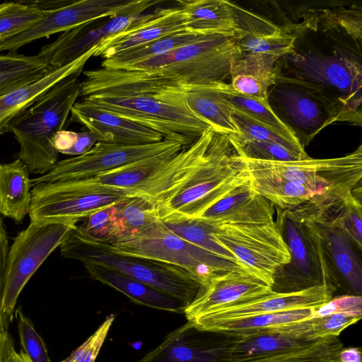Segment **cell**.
Returning a JSON list of instances; mask_svg holds the SVG:
<instances>
[{"label":"cell","instance_id":"6da1fadb","mask_svg":"<svg viewBox=\"0 0 362 362\" xmlns=\"http://www.w3.org/2000/svg\"><path fill=\"white\" fill-rule=\"evenodd\" d=\"M83 74V100L154 130L164 140L188 146L211 127L189 109L183 82L123 69Z\"/></svg>","mask_w":362,"mask_h":362},{"label":"cell","instance_id":"7a4b0ae2","mask_svg":"<svg viewBox=\"0 0 362 362\" xmlns=\"http://www.w3.org/2000/svg\"><path fill=\"white\" fill-rule=\"evenodd\" d=\"M321 47L293 49L281 59L289 75L277 79L302 85L321 95L339 113L341 121L361 123V60L356 49L341 42Z\"/></svg>","mask_w":362,"mask_h":362},{"label":"cell","instance_id":"3957f363","mask_svg":"<svg viewBox=\"0 0 362 362\" xmlns=\"http://www.w3.org/2000/svg\"><path fill=\"white\" fill-rule=\"evenodd\" d=\"M79 75H71L57 83L11 125L9 132L20 146L17 158L30 174L43 175L58 162L59 153L52 141L63 129L72 106L81 96Z\"/></svg>","mask_w":362,"mask_h":362},{"label":"cell","instance_id":"277c9868","mask_svg":"<svg viewBox=\"0 0 362 362\" xmlns=\"http://www.w3.org/2000/svg\"><path fill=\"white\" fill-rule=\"evenodd\" d=\"M241 32L202 35L198 40L164 54L139 61L123 70L140 71L187 84L226 82L241 57Z\"/></svg>","mask_w":362,"mask_h":362},{"label":"cell","instance_id":"5b68a950","mask_svg":"<svg viewBox=\"0 0 362 362\" xmlns=\"http://www.w3.org/2000/svg\"><path fill=\"white\" fill-rule=\"evenodd\" d=\"M249 180L245 163L228 136L216 132L205 161L185 186L158 206V216L160 219L172 216L197 218Z\"/></svg>","mask_w":362,"mask_h":362},{"label":"cell","instance_id":"8992f818","mask_svg":"<svg viewBox=\"0 0 362 362\" xmlns=\"http://www.w3.org/2000/svg\"><path fill=\"white\" fill-rule=\"evenodd\" d=\"M64 257L118 271L177 299L186 307L197 296L202 283L187 271L166 263L113 252L83 233L78 225L60 245Z\"/></svg>","mask_w":362,"mask_h":362},{"label":"cell","instance_id":"52a82bcc","mask_svg":"<svg viewBox=\"0 0 362 362\" xmlns=\"http://www.w3.org/2000/svg\"><path fill=\"white\" fill-rule=\"evenodd\" d=\"M245 163L288 181L300 184L317 193L320 205L312 214L315 218L328 217L337 211L346 197L362 177V148L339 158L304 159L291 161H270L242 158Z\"/></svg>","mask_w":362,"mask_h":362},{"label":"cell","instance_id":"ba28073f","mask_svg":"<svg viewBox=\"0 0 362 362\" xmlns=\"http://www.w3.org/2000/svg\"><path fill=\"white\" fill-rule=\"evenodd\" d=\"M98 240L106 249L117 254L180 267L196 277L202 286L217 274L243 269L177 236L160 219L141 231L119 236L110 242Z\"/></svg>","mask_w":362,"mask_h":362},{"label":"cell","instance_id":"9c48e42d","mask_svg":"<svg viewBox=\"0 0 362 362\" xmlns=\"http://www.w3.org/2000/svg\"><path fill=\"white\" fill-rule=\"evenodd\" d=\"M209 223L216 243L232 254L245 270L272 288L279 269L291 262L288 247L275 221Z\"/></svg>","mask_w":362,"mask_h":362},{"label":"cell","instance_id":"30bf717a","mask_svg":"<svg viewBox=\"0 0 362 362\" xmlns=\"http://www.w3.org/2000/svg\"><path fill=\"white\" fill-rule=\"evenodd\" d=\"M75 222H30L14 238L7 253L1 308L10 323L18 296L37 269L76 226Z\"/></svg>","mask_w":362,"mask_h":362},{"label":"cell","instance_id":"8fae6325","mask_svg":"<svg viewBox=\"0 0 362 362\" xmlns=\"http://www.w3.org/2000/svg\"><path fill=\"white\" fill-rule=\"evenodd\" d=\"M30 193V222L78 223L132 197L111 188L77 187L68 181L40 183Z\"/></svg>","mask_w":362,"mask_h":362},{"label":"cell","instance_id":"7c38bea8","mask_svg":"<svg viewBox=\"0 0 362 362\" xmlns=\"http://www.w3.org/2000/svg\"><path fill=\"white\" fill-rule=\"evenodd\" d=\"M159 0H79L48 11L30 28L0 42V52H16L23 46L53 34L64 33L96 20L127 14H141Z\"/></svg>","mask_w":362,"mask_h":362},{"label":"cell","instance_id":"4fadbf2b","mask_svg":"<svg viewBox=\"0 0 362 362\" xmlns=\"http://www.w3.org/2000/svg\"><path fill=\"white\" fill-rule=\"evenodd\" d=\"M181 144L163 140L144 145H120L98 141L86 153L58 161L47 173L31 180L40 183L83 180L161 153L181 149Z\"/></svg>","mask_w":362,"mask_h":362},{"label":"cell","instance_id":"5bb4252c","mask_svg":"<svg viewBox=\"0 0 362 362\" xmlns=\"http://www.w3.org/2000/svg\"><path fill=\"white\" fill-rule=\"evenodd\" d=\"M239 337L231 332L202 329L187 321L136 362H228Z\"/></svg>","mask_w":362,"mask_h":362},{"label":"cell","instance_id":"9a60e30c","mask_svg":"<svg viewBox=\"0 0 362 362\" xmlns=\"http://www.w3.org/2000/svg\"><path fill=\"white\" fill-rule=\"evenodd\" d=\"M336 287L325 283L300 291L269 293L243 298L228 304L190 322L200 329L210 324L264 314L303 308H319L333 298Z\"/></svg>","mask_w":362,"mask_h":362},{"label":"cell","instance_id":"2e32d148","mask_svg":"<svg viewBox=\"0 0 362 362\" xmlns=\"http://www.w3.org/2000/svg\"><path fill=\"white\" fill-rule=\"evenodd\" d=\"M271 90L274 103L288 119L287 126L308 143L327 125L341 121L336 108L313 90L298 83L277 79Z\"/></svg>","mask_w":362,"mask_h":362},{"label":"cell","instance_id":"e0dca14e","mask_svg":"<svg viewBox=\"0 0 362 362\" xmlns=\"http://www.w3.org/2000/svg\"><path fill=\"white\" fill-rule=\"evenodd\" d=\"M146 14H127L82 24L62 33L56 40L44 45L39 53L49 68L65 66L108 37L126 30Z\"/></svg>","mask_w":362,"mask_h":362},{"label":"cell","instance_id":"ac0fdd59","mask_svg":"<svg viewBox=\"0 0 362 362\" xmlns=\"http://www.w3.org/2000/svg\"><path fill=\"white\" fill-rule=\"evenodd\" d=\"M272 291V287L246 270L228 271L209 279L183 314L191 321L237 300Z\"/></svg>","mask_w":362,"mask_h":362},{"label":"cell","instance_id":"d6986e66","mask_svg":"<svg viewBox=\"0 0 362 362\" xmlns=\"http://www.w3.org/2000/svg\"><path fill=\"white\" fill-rule=\"evenodd\" d=\"M70 122H77L93 132L98 141L120 145L160 142L163 136L149 128L95 107L84 100L71 109Z\"/></svg>","mask_w":362,"mask_h":362},{"label":"cell","instance_id":"ffe728a7","mask_svg":"<svg viewBox=\"0 0 362 362\" xmlns=\"http://www.w3.org/2000/svg\"><path fill=\"white\" fill-rule=\"evenodd\" d=\"M186 31L181 9L175 7L157 8L141 21L98 46L94 57L109 58L116 54L137 47L166 35Z\"/></svg>","mask_w":362,"mask_h":362},{"label":"cell","instance_id":"44dd1931","mask_svg":"<svg viewBox=\"0 0 362 362\" xmlns=\"http://www.w3.org/2000/svg\"><path fill=\"white\" fill-rule=\"evenodd\" d=\"M97 49L98 46H95L72 62L52 69L38 80L1 95L0 135L9 132L13 122L57 83L71 75L81 74Z\"/></svg>","mask_w":362,"mask_h":362},{"label":"cell","instance_id":"7402d4cb","mask_svg":"<svg viewBox=\"0 0 362 362\" xmlns=\"http://www.w3.org/2000/svg\"><path fill=\"white\" fill-rule=\"evenodd\" d=\"M273 206L253 189L250 179L197 218L216 225L271 223L274 222Z\"/></svg>","mask_w":362,"mask_h":362},{"label":"cell","instance_id":"603a6c76","mask_svg":"<svg viewBox=\"0 0 362 362\" xmlns=\"http://www.w3.org/2000/svg\"><path fill=\"white\" fill-rule=\"evenodd\" d=\"M177 3L189 33L213 35L240 30L235 6L228 1L178 0Z\"/></svg>","mask_w":362,"mask_h":362},{"label":"cell","instance_id":"cb8c5ba5","mask_svg":"<svg viewBox=\"0 0 362 362\" xmlns=\"http://www.w3.org/2000/svg\"><path fill=\"white\" fill-rule=\"evenodd\" d=\"M93 279L109 286L133 302L154 309L184 313L186 305L177 299L118 271L95 264H83Z\"/></svg>","mask_w":362,"mask_h":362},{"label":"cell","instance_id":"d4e9b609","mask_svg":"<svg viewBox=\"0 0 362 362\" xmlns=\"http://www.w3.org/2000/svg\"><path fill=\"white\" fill-rule=\"evenodd\" d=\"M253 189L273 205L283 209L294 210L300 206L313 214L319 207L320 195L312 189L288 181L276 175L245 164Z\"/></svg>","mask_w":362,"mask_h":362},{"label":"cell","instance_id":"484cf974","mask_svg":"<svg viewBox=\"0 0 362 362\" xmlns=\"http://www.w3.org/2000/svg\"><path fill=\"white\" fill-rule=\"evenodd\" d=\"M278 60L265 55H242L232 67L230 85L240 93L269 101V88L277 81Z\"/></svg>","mask_w":362,"mask_h":362},{"label":"cell","instance_id":"4316f807","mask_svg":"<svg viewBox=\"0 0 362 362\" xmlns=\"http://www.w3.org/2000/svg\"><path fill=\"white\" fill-rule=\"evenodd\" d=\"M25 164L16 158L0 163V214L21 223L28 214L31 180Z\"/></svg>","mask_w":362,"mask_h":362},{"label":"cell","instance_id":"83f0119b","mask_svg":"<svg viewBox=\"0 0 362 362\" xmlns=\"http://www.w3.org/2000/svg\"><path fill=\"white\" fill-rule=\"evenodd\" d=\"M239 334L228 362H243L301 349L320 340L298 339L272 331Z\"/></svg>","mask_w":362,"mask_h":362},{"label":"cell","instance_id":"f1b7e54d","mask_svg":"<svg viewBox=\"0 0 362 362\" xmlns=\"http://www.w3.org/2000/svg\"><path fill=\"white\" fill-rule=\"evenodd\" d=\"M184 95L189 109L215 131L225 135H240L231 119L229 107L221 102L209 83H185Z\"/></svg>","mask_w":362,"mask_h":362},{"label":"cell","instance_id":"f546056e","mask_svg":"<svg viewBox=\"0 0 362 362\" xmlns=\"http://www.w3.org/2000/svg\"><path fill=\"white\" fill-rule=\"evenodd\" d=\"M209 85L221 102L229 107L274 128L291 141L301 144L291 129L275 114L269 101L240 93L226 82H216Z\"/></svg>","mask_w":362,"mask_h":362},{"label":"cell","instance_id":"4dcf8cb0","mask_svg":"<svg viewBox=\"0 0 362 362\" xmlns=\"http://www.w3.org/2000/svg\"><path fill=\"white\" fill-rule=\"evenodd\" d=\"M325 226V240L333 262L349 289L355 296H361L362 269L353 250L349 237L328 221L315 222Z\"/></svg>","mask_w":362,"mask_h":362},{"label":"cell","instance_id":"1f68e13d","mask_svg":"<svg viewBox=\"0 0 362 362\" xmlns=\"http://www.w3.org/2000/svg\"><path fill=\"white\" fill-rule=\"evenodd\" d=\"M51 70L38 54H0V96L38 80Z\"/></svg>","mask_w":362,"mask_h":362},{"label":"cell","instance_id":"d6a6232c","mask_svg":"<svg viewBox=\"0 0 362 362\" xmlns=\"http://www.w3.org/2000/svg\"><path fill=\"white\" fill-rule=\"evenodd\" d=\"M361 317L337 313L326 316H315L308 320L269 328L264 331L275 332L298 339L318 340L339 337L348 327L356 323Z\"/></svg>","mask_w":362,"mask_h":362},{"label":"cell","instance_id":"836d02e7","mask_svg":"<svg viewBox=\"0 0 362 362\" xmlns=\"http://www.w3.org/2000/svg\"><path fill=\"white\" fill-rule=\"evenodd\" d=\"M202 35H196L187 31L166 35L148 43L116 54L109 58L103 59L100 66L110 69H122L132 63L160 56L192 43L198 40Z\"/></svg>","mask_w":362,"mask_h":362},{"label":"cell","instance_id":"e575fe53","mask_svg":"<svg viewBox=\"0 0 362 362\" xmlns=\"http://www.w3.org/2000/svg\"><path fill=\"white\" fill-rule=\"evenodd\" d=\"M317 308L285 310L246 318L228 320L209 325L202 329L218 332L246 333L308 320L316 316Z\"/></svg>","mask_w":362,"mask_h":362},{"label":"cell","instance_id":"d590c367","mask_svg":"<svg viewBox=\"0 0 362 362\" xmlns=\"http://www.w3.org/2000/svg\"><path fill=\"white\" fill-rule=\"evenodd\" d=\"M160 221L177 236L245 269L232 254L216 243L211 226L206 221L176 216H168Z\"/></svg>","mask_w":362,"mask_h":362},{"label":"cell","instance_id":"8d00e7d4","mask_svg":"<svg viewBox=\"0 0 362 362\" xmlns=\"http://www.w3.org/2000/svg\"><path fill=\"white\" fill-rule=\"evenodd\" d=\"M238 46L242 55H265L280 59L294 48L296 36L275 29L270 33L248 32L241 27Z\"/></svg>","mask_w":362,"mask_h":362},{"label":"cell","instance_id":"74e56055","mask_svg":"<svg viewBox=\"0 0 362 362\" xmlns=\"http://www.w3.org/2000/svg\"><path fill=\"white\" fill-rule=\"evenodd\" d=\"M117 214L122 235L141 231L160 219L157 204L141 196H132L119 203Z\"/></svg>","mask_w":362,"mask_h":362},{"label":"cell","instance_id":"f35d334b","mask_svg":"<svg viewBox=\"0 0 362 362\" xmlns=\"http://www.w3.org/2000/svg\"><path fill=\"white\" fill-rule=\"evenodd\" d=\"M343 347L339 337H329L301 349L243 362H339Z\"/></svg>","mask_w":362,"mask_h":362},{"label":"cell","instance_id":"ab89813d","mask_svg":"<svg viewBox=\"0 0 362 362\" xmlns=\"http://www.w3.org/2000/svg\"><path fill=\"white\" fill-rule=\"evenodd\" d=\"M47 11L21 1L0 4V42L30 28L42 20Z\"/></svg>","mask_w":362,"mask_h":362},{"label":"cell","instance_id":"60d3db41","mask_svg":"<svg viewBox=\"0 0 362 362\" xmlns=\"http://www.w3.org/2000/svg\"><path fill=\"white\" fill-rule=\"evenodd\" d=\"M229 109L231 119L240 132V136L257 141L277 144L299 153L305 158L308 157L301 144L291 141L274 128L244 113L231 107H229Z\"/></svg>","mask_w":362,"mask_h":362},{"label":"cell","instance_id":"b9f144b4","mask_svg":"<svg viewBox=\"0 0 362 362\" xmlns=\"http://www.w3.org/2000/svg\"><path fill=\"white\" fill-rule=\"evenodd\" d=\"M226 136L237 153L244 158L270 161H291L305 158L277 144L247 139L238 134Z\"/></svg>","mask_w":362,"mask_h":362},{"label":"cell","instance_id":"7bdbcfd3","mask_svg":"<svg viewBox=\"0 0 362 362\" xmlns=\"http://www.w3.org/2000/svg\"><path fill=\"white\" fill-rule=\"evenodd\" d=\"M356 189L344 199L339 214L327 220L341 229L360 249L362 246V205L356 194Z\"/></svg>","mask_w":362,"mask_h":362},{"label":"cell","instance_id":"ee69618b","mask_svg":"<svg viewBox=\"0 0 362 362\" xmlns=\"http://www.w3.org/2000/svg\"><path fill=\"white\" fill-rule=\"evenodd\" d=\"M117 204L98 211L88 218L78 227L89 236L105 242H110L122 235Z\"/></svg>","mask_w":362,"mask_h":362},{"label":"cell","instance_id":"f6af8a7d","mask_svg":"<svg viewBox=\"0 0 362 362\" xmlns=\"http://www.w3.org/2000/svg\"><path fill=\"white\" fill-rule=\"evenodd\" d=\"M16 317L20 342L23 351L32 362H52L42 337L36 331L33 322L22 311L16 308Z\"/></svg>","mask_w":362,"mask_h":362},{"label":"cell","instance_id":"bcb514c9","mask_svg":"<svg viewBox=\"0 0 362 362\" xmlns=\"http://www.w3.org/2000/svg\"><path fill=\"white\" fill-rule=\"evenodd\" d=\"M115 319L114 315L107 317L81 345L61 362H95Z\"/></svg>","mask_w":362,"mask_h":362},{"label":"cell","instance_id":"7dc6e473","mask_svg":"<svg viewBox=\"0 0 362 362\" xmlns=\"http://www.w3.org/2000/svg\"><path fill=\"white\" fill-rule=\"evenodd\" d=\"M285 232L287 238L291 259H294L296 265L303 274H309V257L305 240L303 238L300 226L291 217L287 218L285 223Z\"/></svg>","mask_w":362,"mask_h":362},{"label":"cell","instance_id":"c3c4849f","mask_svg":"<svg viewBox=\"0 0 362 362\" xmlns=\"http://www.w3.org/2000/svg\"><path fill=\"white\" fill-rule=\"evenodd\" d=\"M337 313L361 317V296L344 295L335 298L333 297L329 302L317 309L316 316H326Z\"/></svg>","mask_w":362,"mask_h":362},{"label":"cell","instance_id":"681fc988","mask_svg":"<svg viewBox=\"0 0 362 362\" xmlns=\"http://www.w3.org/2000/svg\"><path fill=\"white\" fill-rule=\"evenodd\" d=\"M8 250V245L0 238V353L4 338L8 333V326L9 324L4 315L1 308L2 285Z\"/></svg>","mask_w":362,"mask_h":362},{"label":"cell","instance_id":"f907efd6","mask_svg":"<svg viewBox=\"0 0 362 362\" xmlns=\"http://www.w3.org/2000/svg\"><path fill=\"white\" fill-rule=\"evenodd\" d=\"M0 362H32L30 358L21 350L17 352L9 334L4 338L0 353Z\"/></svg>","mask_w":362,"mask_h":362},{"label":"cell","instance_id":"816d5d0a","mask_svg":"<svg viewBox=\"0 0 362 362\" xmlns=\"http://www.w3.org/2000/svg\"><path fill=\"white\" fill-rule=\"evenodd\" d=\"M96 141L98 140L95 135L88 130L77 132V140L75 144L64 154L74 156L83 155L90 151Z\"/></svg>","mask_w":362,"mask_h":362},{"label":"cell","instance_id":"f5cc1de1","mask_svg":"<svg viewBox=\"0 0 362 362\" xmlns=\"http://www.w3.org/2000/svg\"><path fill=\"white\" fill-rule=\"evenodd\" d=\"M77 140V132L61 130L53 138L52 144L58 153H64L71 148Z\"/></svg>","mask_w":362,"mask_h":362},{"label":"cell","instance_id":"db71d44e","mask_svg":"<svg viewBox=\"0 0 362 362\" xmlns=\"http://www.w3.org/2000/svg\"><path fill=\"white\" fill-rule=\"evenodd\" d=\"M339 362H362V352L360 347L342 348L338 354Z\"/></svg>","mask_w":362,"mask_h":362},{"label":"cell","instance_id":"11a10c76","mask_svg":"<svg viewBox=\"0 0 362 362\" xmlns=\"http://www.w3.org/2000/svg\"></svg>","mask_w":362,"mask_h":362}]
</instances>
